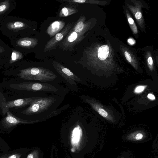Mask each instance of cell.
Here are the masks:
<instances>
[{
  "instance_id": "5b68a950",
  "label": "cell",
  "mask_w": 158,
  "mask_h": 158,
  "mask_svg": "<svg viewBox=\"0 0 158 158\" xmlns=\"http://www.w3.org/2000/svg\"><path fill=\"white\" fill-rule=\"evenodd\" d=\"M52 65L54 70L61 76L63 82L66 85L68 90L75 91L78 89L77 83L85 85L86 82L81 78L68 68L62 64L56 61H53Z\"/></svg>"
},
{
  "instance_id": "e0dca14e",
  "label": "cell",
  "mask_w": 158,
  "mask_h": 158,
  "mask_svg": "<svg viewBox=\"0 0 158 158\" xmlns=\"http://www.w3.org/2000/svg\"><path fill=\"white\" fill-rule=\"evenodd\" d=\"M127 18L130 27L134 35L138 33V28L134 20L131 16L129 11L127 9L125 10Z\"/></svg>"
},
{
  "instance_id": "4fadbf2b",
  "label": "cell",
  "mask_w": 158,
  "mask_h": 158,
  "mask_svg": "<svg viewBox=\"0 0 158 158\" xmlns=\"http://www.w3.org/2000/svg\"><path fill=\"white\" fill-rule=\"evenodd\" d=\"M121 50L127 60L134 67L135 70H137L138 64L136 57L127 48L124 47H122Z\"/></svg>"
},
{
  "instance_id": "d6986e66",
  "label": "cell",
  "mask_w": 158,
  "mask_h": 158,
  "mask_svg": "<svg viewBox=\"0 0 158 158\" xmlns=\"http://www.w3.org/2000/svg\"><path fill=\"white\" fill-rule=\"evenodd\" d=\"M147 62L149 69L151 71L152 70L154 69V64L152 56L150 54H147Z\"/></svg>"
},
{
  "instance_id": "9a60e30c",
  "label": "cell",
  "mask_w": 158,
  "mask_h": 158,
  "mask_svg": "<svg viewBox=\"0 0 158 158\" xmlns=\"http://www.w3.org/2000/svg\"><path fill=\"white\" fill-rule=\"evenodd\" d=\"M85 19L84 15H81L70 30L76 32L81 31L89 23V22L85 23Z\"/></svg>"
},
{
  "instance_id": "603a6c76",
  "label": "cell",
  "mask_w": 158,
  "mask_h": 158,
  "mask_svg": "<svg viewBox=\"0 0 158 158\" xmlns=\"http://www.w3.org/2000/svg\"><path fill=\"white\" fill-rule=\"evenodd\" d=\"M148 98L151 100H154L155 99V97L153 94L150 93L147 95Z\"/></svg>"
},
{
  "instance_id": "ba28073f",
  "label": "cell",
  "mask_w": 158,
  "mask_h": 158,
  "mask_svg": "<svg viewBox=\"0 0 158 158\" xmlns=\"http://www.w3.org/2000/svg\"><path fill=\"white\" fill-rule=\"evenodd\" d=\"M5 113L7 115L2 121V123L5 128H9L20 124H31L39 122L38 120L31 121L19 118L10 113L8 109Z\"/></svg>"
},
{
  "instance_id": "2e32d148",
  "label": "cell",
  "mask_w": 158,
  "mask_h": 158,
  "mask_svg": "<svg viewBox=\"0 0 158 158\" xmlns=\"http://www.w3.org/2000/svg\"><path fill=\"white\" fill-rule=\"evenodd\" d=\"M58 1L64 2L69 4H73L78 3H88L101 5H104L107 2L106 1L94 0H62Z\"/></svg>"
},
{
  "instance_id": "4316f807",
  "label": "cell",
  "mask_w": 158,
  "mask_h": 158,
  "mask_svg": "<svg viewBox=\"0 0 158 158\" xmlns=\"http://www.w3.org/2000/svg\"><path fill=\"white\" fill-rule=\"evenodd\" d=\"M6 8V6L5 5H3L0 6V12L3 11Z\"/></svg>"
},
{
  "instance_id": "6da1fadb",
  "label": "cell",
  "mask_w": 158,
  "mask_h": 158,
  "mask_svg": "<svg viewBox=\"0 0 158 158\" xmlns=\"http://www.w3.org/2000/svg\"><path fill=\"white\" fill-rule=\"evenodd\" d=\"M65 98V96L52 94L38 98L21 113L28 116H33L34 121L42 122L45 117L58 107Z\"/></svg>"
},
{
  "instance_id": "484cf974",
  "label": "cell",
  "mask_w": 158,
  "mask_h": 158,
  "mask_svg": "<svg viewBox=\"0 0 158 158\" xmlns=\"http://www.w3.org/2000/svg\"><path fill=\"white\" fill-rule=\"evenodd\" d=\"M128 42L131 44H133L135 43V40L133 39L130 38L128 40Z\"/></svg>"
},
{
  "instance_id": "7a4b0ae2",
  "label": "cell",
  "mask_w": 158,
  "mask_h": 158,
  "mask_svg": "<svg viewBox=\"0 0 158 158\" xmlns=\"http://www.w3.org/2000/svg\"><path fill=\"white\" fill-rule=\"evenodd\" d=\"M10 86L18 90L46 94L50 93L65 96L69 91L67 88L60 84L52 82L30 81L20 84H11Z\"/></svg>"
},
{
  "instance_id": "ffe728a7",
  "label": "cell",
  "mask_w": 158,
  "mask_h": 158,
  "mask_svg": "<svg viewBox=\"0 0 158 158\" xmlns=\"http://www.w3.org/2000/svg\"><path fill=\"white\" fill-rule=\"evenodd\" d=\"M147 85H139L134 89V92L135 94H139L143 92L147 88Z\"/></svg>"
},
{
  "instance_id": "9c48e42d",
  "label": "cell",
  "mask_w": 158,
  "mask_h": 158,
  "mask_svg": "<svg viewBox=\"0 0 158 158\" xmlns=\"http://www.w3.org/2000/svg\"><path fill=\"white\" fill-rule=\"evenodd\" d=\"M42 96L39 95L34 96L31 97L20 98L14 100L2 102L1 106L3 110V113H5L7 110L13 108H20L29 105L35 99Z\"/></svg>"
},
{
  "instance_id": "7402d4cb",
  "label": "cell",
  "mask_w": 158,
  "mask_h": 158,
  "mask_svg": "<svg viewBox=\"0 0 158 158\" xmlns=\"http://www.w3.org/2000/svg\"><path fill=\"white\" fill-rule=\"evenodd\" d=\"M14 25L16 27H21L23 26V24L20 22H17L14 23Z\"/></svg>"
},
{
  "instance_id": "7c38bea8",
  "label": "cell",
  "mask_w": 158,
  "mask_h": 158,
  "mask_svg": "<svg viewBox=\"0 0 158 158\" xmlns=\"http://www.w3.org/2000/svg\"><path fill=\"white\" fill-rule=\"evenodd\" d=\"M65 23L60 20L55 21L48 27L47 32L50 37L54 36L61 31L64 27Z\"/></svg>"
},
{
  "instance_id": "5bb4252c",
  "label": "cell",
  "mask_w": 158,
  "mask_h": 158,
  "mask_svg": "<svg viewBox=\"0 0 158 158\" xmlns=\"http://www.w3.org/2000/svg\"><path fill=\"white\" fill-rule=\"evenodd\" d=\"M78 6L75 4L66 6L63 7L60 11L58 15L60 17H65L76 13L78 11Z\"/></svg>"
},
{
  "instance_id": "277c9868",
  "label": "cell",
  "mask_w": 158,
  "mask_h": 158,
  "mask_svg": "<svg viewBox=\"0 0 158 158\" xmlns=\"http://www.w3.org/2000/svg\"><path fill=\"white\" fill-rule=\"evenodd\" d=\"M85 54L88 65L95 66L111 65L113 62V52L110 46L106 44H97L89 48Z\"/></svg>"
},
{
  "instance_id": "d4e9b609",
  "label": "cell",
  "mask_w": 158,
  "mask_h": 158,
  "mask_svg": "<svg viewBox=\"0 0 158 158\" xmlns=\"http://www.w3.org/2000/svg\"><path fill=\"white\" fill-rule=\"evenodd\" d=\"M143 135L141 133H138L135 136V139L137 140H140L142 139Z\"/></svg>"
},
{
  "instance_id": "44dd1931",
  "label": "cell",
  "mask_w": 158,
  "mask_h": 158,
  "mask_svg": "<svg viewBox=\"0 0 158 158\" xmlns=\"http://www.w3.org/2000/svg\"><path fill=\"white\" fill-rule=\"evenodd\" d=\"M21 156L19 153H14L2 156L0 158H20Z\"/></svg>"
},
{
  "instance_id": "8fae6325",
  "label": "cell",
  "mask_w": 158,
  "mask_h": 158,
  "mask_svg": "<svg viewBox=\"0 0 158 158\" xmlns=\"http://www.w3.org/2000/svg\"><path fill=\"white\" fill-rule=\"evenodd\" d=\"M132 4L126 2L127 6L135 17L140 28L142 30L144 28L143 17L142 14V4L139 1L131 0Z\"/></svg>"
},
{
  "instance_id": "cb8c5ba5",
  "label": "cell",
  "mask_w": 158,
  "mask_h": 158,
  "mask_svg": "<svg viewBox=\"0 0 158 158\" xmlns=\"http://www.w3.org/2000/svg\"><path fill=\"white\" fill-rule=\"evenodd\" d=\"M36 153L34 152H33L29 154L27 156V158H35Z\"/></svg>"
},
{
  "instance_id": "52a82bcc",
  "label": "cell",
  "mask_w": 158,
  "mask_h": 158,
  "mask_svg": "<svg viewBox=\"0 0 158 158\" xmlns=\"http://www.w3.org/2000/svg\"><path fill=\"white\" fill-rule=\"evenodd\" d=\"M80 98L83 102L89 104L94 110L104 118L110 122H114V118L111 112L95 99L84 95H81Z\"/></svg>"
},
{
  "instance_id": "3957f363",
  "label": "cell",
  "mask_w": 158,
  "mask_h": 158,
  "mask_svg": "<svg viewBox=\"0 0 158 158\" xmlns=\"http://www.w3.org/2000/svg\"><path fill=\"white\" fill-rule=\"evenodd\" d=\"M24 80L60 84L63 80L56 71L42 67H33L22 70L18 74Z\"/></svg>"
},
{
  "instance_id": "83f0119b",
  "label": "cell",
  "mask_w": 158,
  "mask_h": 158,
  "mask_svg": "<svg viewBox=\"0 0 158 158\" xmlns=\"http://www.w3.org/2000/svg\"><path fill=\"white\" fill-rule=\"evenodd\" d=\"M16 55L15 52H13L12 54V60H15L16 59Z\"/></svg>"
},
{
  "instance_id": "8992f818",
  "label": "cell",
  "mask_w": 158,
  "mask_h": 158,
  "mask_svg": "<svg viewBox=\"0 0 158 158\" xmlns=\"http://www.w3.org/2000/svg\"><path fill=\"white\" fill-rule=\"evenodd\" d=\"M90 27L89 23L84 29L81 32H76L70 30L64 39L61 44V47L64 49H70L76 45L81 42L85 37V34Z\"/></svg>"
},
{
  "instance_id": "30bf717a",
  "label": "cell",
  "mask_w": 158,
  "mask_h": 158,
  "mask_svg": "<svg viewBox=\"0 0 158 158\" xmlns=\"http://www.w3.org/2000/svg\"><path fill=\"white\" fill-rule=\"evenodd\" d=\"M73 26V23H69L64 29L54 36L45 45L44 52L55 48L58 44L67 35Z\"/></svg>"
},
{
  "instance_id": "ac0fdd59",
  "label": "cell",
  "mask_w": 158,
  "mask_h": 158,
  "mask_svg": "<svg viewBox=\"0 0 158 158\" xmlns=\"http://www.w3.org/2000/svg\"><path fill=\"white\" fill-rule=\"evenodd\" d=\"M70 106V105L67 104L62 106L61 107L57 108L53 112H52L49 115L45 117L42 120V122L48 120L51 118L56 116L60 114L63 111L68 108Z\"/></svg>"
}]
</instances>
